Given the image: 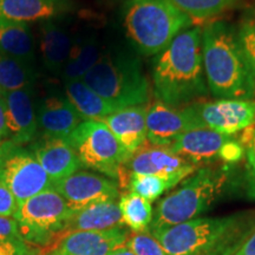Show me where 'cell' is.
Masks as SVG:
<instances>
[{"label":"cell","mask_w":255,"mask_h":255,"mask_svg":"<svg viewBox=\"0 0 255 255\" xmlns=\"http://www.w3.org/2000/svg\"><path fill=\"white\" fill-rule=\"evenodd\" d=\"M123 168L130 174L154 175L161 177L170 188L182 182L197 170L187 159L174 154L167 146H144L137 150Z\"/></svg>","instance_id":"cell-11"},{"label":"cell","mask_w":255,"mask_h":255,"mask_svg":"<svg viewBox=\"0 0 255 255\" xmlns=\"http://www.w3.org/2000/svg\"><path fill=\"white\" fill-rule=\"evenodd\" d=\"M199 128L234 136L255 124V101L219 100L195 102L183 107Z\"/></svg>","instance_id":"cell-10"},{"label":"cell","mask_w":255,"mask_h":255,"mask_svg":"<svg viewBox=\"0 0 255 255\" xmlns=\"http://www.w3.org/2000/svg\"><path fill=\"white\" fill-rule=\"evenodd\" d=\"M234 255H255V229Z\"/></svg>","instance_id":"cell-37"},{"label":"cell","mask_w":255,"mask_h":255,"mask_svg":"<svg viewBox=\"0 0 255 255\" xmlns=\"http://www.w3.org/2000/svg\"><path fill=\"white\" fill-rule=\"evenodd\" d=\"M38 132L41 136L68 139L83 121L58 89H47L36 97Z\"/></svg>","instance_id":"cell-14"},{"label":"cell","mask_w":255,"mask_h":255,"mask_svg":"<svg viewBox=\"0 0 255 255\" xmlns=\"http://www.w3.org/2000/svg\"><path fill=\"white\" fill-rule=\"evenodd\" d=\"M0 52L34 65L36 43L26 23L0 18Z\"/></svg>","instance_id":"cell-25"},{"label":"cell","mask_w":255,"mask_h":255,"mask_svg":"<svg viewBox=\"0 0 255 255\" xmlns=\"http://www.w3.org/2000/svg\"><path fill=\"white\" fill-rule=\"evenodd\" d=\"M255 229V215L197 218L171 227L150 229L169 255H234Z\"/></svg>","instance_id":"cell-3"},{"label":"cell","mask_w":255,"mask_h":255,"mask_svg":"<svg viewBox=\"0 0 255 255\" xmlns=\"http://www.w3.org/2000/svg\"><path fill=\"white\" fill-rule=\"evenodd\" d=\"M92 90L119 109L146 104L149 83L141 56L130 45L109 44L82 79Z\"/></svg>","instance_id":"cell-4"},{"label":"cell","mask_w":255,"mask_h":255,"mask_svg":"<svg viewBox=\"0 0 255 255\" xmlns=\"http://www.w3.org/2000/svg\"><path fill=\"white\" fill-rule=\"evenodd\" d=\"M63 92L82 121H98L121 110L92 90L82 79L64 82Z\"/></svg>","instance_id":"cell-24"},{"label":"cell","mask_w":255,"mask_h":255,"mask_svg":"<svg viewBox=\"0 0 255 255\" xmlns=\"http://www.w3.org/2000/svg\"><path fill=\"white\" fill-rule=\"evenodd\" d=\"M0 181L19 203L52 187L33 152L8 139L0 144Z\"/></svg>","instance_id":"cell-9"},{"label":"cell","mask_w":255,"mask_h":255,"mask_svg":"<svg viewBox=\"0 0 255 255\" xmlns=\"http://www.w3.org/2000/svg\"><path fill=\"white\" fill-rule=\"evenodd\" d=\"M110 255H135V254H133L130 250H128L126 246H122L117 248V250H115L114 252H111Z\"/></svg>","instance_id":"cell-39"},{"label":"cell","mask_w":255,"mask_h":255,"mask_svg":"<svg viewBox=\"0 0 255 255\" xmlns=\"http://www.w3.org/2000/svg\"><path fill=\"white\" fill-rule=\"evenodd\" d=\"M202 62L209 92L218 100H255V78L238 27L213 21L202 28Z\"/></svg>","instance_id":"cell-2"},{"label":"cell","mask_w":255,"mask_h":255,"mask_svg":"<svg viewBox=\"0 0 255 255\" xmlns=\"http://www.w3.org/2000/svg\"><path fill=\"white\" fill-rule=\"evenodd\" d=\"M72 215L64 197L50 188L19 203L13 219L24 241L45 245L64 232Z\"/></svg>","instance_id":"cell-8"},{"label":"cell","mask_w":255,"mask_h":255,"mask_svg":"<svg viewBox=\"0 0 255 255\" xmlns=\"http://www.w3.org/2000/svg\"><path fill=\"white\" fill-rule=\"evenodd\" d=\"M0 255H38V250L21 239L0 241Z\"/></svg>","instance_id":"cell-33"},{"label":"cell","mask_w":255,"mask_h":255,"mask_svg":"<svg viewBox=\"0 0 255 255\" xmlns=\"http://www.w3.org/2000/svg\"><path fill=\"white\" fill-rule=\"evenodd\" d=\"M129 238L122 227L107 231L70 232L53 246L49 255H110Z\"/></svg>","instance_id":"cell-16"},{"label":"cell","mask_w":255,"mask_h":255,"mask_svg":"<svg viewBox=\"0 0 255 255\" xmlns=\"http://www.w3.org/2000/svg\"><path fill=\"white\" fill-rule=\"evenodd\" d=\"M73 33L57 20L41 21L39 52L43 66L50 75L62 76L71 51Z\"/></svg>","instance_id":"cell-20"},{"label":"cell","mask_w":255,"mask_h":255,"mask_svg":"<svg viewBox=\"0 0 255 255\" xmlns=\"http://www.w3.org/2000/svg\"><path fill=\"white\" fill-rule=\"evenodd\" d=\"M152 90L157 101L183 108L208 96L202 62V28L182 32L152 60Z\"/></svg>","instance_id":"cell-1"},{"label":"cell","mask_w":255,"mask_h":255,"mask_svg":"<svg viewBox=\"0 0 255 255\" xmlns=\"http://www.w3.org/2000/svg\"><path fill=\"white\" fill-rule=\"evenodd\" d=\"M82 167L94 169L109 178H119L130 156L104 123L83 121L69 136Z\"/></svg>","instance_id":"cell-7"},{"label":"cell","mask_w":255,"mask_h":255,"mask_svg":"<svg viewBox=\"0 0 255 255\" xmlns=\"http://www.w3.org/2000/svg\"><path fill=\"white\" fill-rule=\"evenodd\" d=\"M148 104L124 108L110 114L101 121L114 133L120 144L130 156L145 144L146 135V111Z\"/></svg>","instance_id":"cell-19"},{"label":"cell","mask_w":255,"mask_h":255,"mask_svg":"<svg viewBox=\"0 0 255 255\" xmlns=\"http://www.w3.org/2000/svg\"><path fill=\"white\" fill-rule=\"evenodd\" d=\"M73 8L72 0H0V18L26 24L57 20Z\"/></svg>","instance_id":"cell-21"},{"label":"cell","mask_w":255,"mask_h":255,"mask_svg":"<svg viewBox=\"0 0 255 255\" xmlns=\"http://www.w3.org/2000/svg\"><path fill=\"white\" fill-rule=\"evenodd\" d=\"M193 21L171 0H127L123 8L129 45L139 56L161 53Z\"/></svg>","instance_id":"cell-5"},{"label":"cell","mask_w":255,"mask_h":255,"mask_svg":"<svg viewBox=\"0 0 255 255\" xmlns=\"http://www.w3.org/2000/svg\"><path fill=\"white\" fill-rule=\"evenodd\" d=\"M240 142L245 146L248 163H250L255 176V127L252 128V129L248 128V129L245 130L244 136H242Z\"/></svg>","instance_id":"cell-36"},{"label":"cell","mask_w":255,"mask_h":255,"mask_svg":"<svg viewBox=\"0 0 255 255\" xmlns=\"http://www.w3.org/2000/svg\"><path fill=\"white\" fill-rule=\"evenodd\" d=\"M245 152L246 150H245L244 144L233 136L229 141L223 144L220 151V161H222L225 164L233 165L242 159Z\"/></svg>","instance_id":"cell-32"},{"label":"cell","mask_w":255,"mask_h":255,"mask_svg":"<svg viewBox=\"0 0 255 255\" xmlns=\"http://www.w3.org/2000/svg\"><path fill=\"white\" fill-rule=\"evenodd\" d=\"M181 11L193 19H208L226 11L238 0H171Z\"/></svg>","instance_id":"cell-28"},{"label":"cell","mask_w":255,"mask_h":255,"mask_svg":"<svg viewBox=\"0 0 255 255\" xmlns=\"http://www.w3.org/2000/svg\"><path fill=\"white\" fill-rule=\"evenodd\" d=\"M103 49L100 36L95 32L73 33L69 59L60 76L63 83L83 79L100 59Z\"/></svg>","instance_id":"cell-22"},{"label":"cell","mask_w":255,"mask_h":255,"mask_svg":"<svg viewBox=\"0 0 255 255\" xmlns=\"http://www.w3.org/2000/svg\"><path fill=\"white\" fill-rule=\"evenodd\" d=\"M66 201L72 212L103 201L116 200L120 195L119 184L113 178L77 171L71 176L52 183V187Z\"/></svg>","instance_id":"cell-12"},{"label":"cell","mask_w":255,"mask_h":255,"mask_svg":"<svg viewBox=\"0 0 255 255\" xmlns=\"http://www.w3.org/2000/svg\"><path fill=\"white\" fill-rule=\"evenodd\" d=\"M36 97L37 88L14 91L0 90L8 141L24 145L37 138Z\"/></svg>","instance_id":"cell-13"},{"label":"cell","mask_w":255,"mask_h":255,"mask_svg":"<svg viewBox=\"0 0 255 255\" xmlns=\"http://www.w3.org/2000/svg\"><path fill=\"white\" fill-rule=\"evenodd\" d=\"M231 167L200 168L187 177L176 190L163 197L156 206L151 226L157 229L197 219L222 195L231 178Z\"/></svg>","instance_id":"cell-6"},{"label":"cell","mask_w":255,"mask_h":255,"mask_svg":"<svg viewBox=\"0 0 255 255\" xmlns=\"http://www.w3.org/2000/svg\"><path fill=\"white\" fill-rule=\"evenodd\" d=\"M30 150L52 183L71 176L82 167L75 149L65 138L40 136L31 143Z\"/></svg>","instance_id":"cell-17"},{"label":"cell","mask_w":255,"mask_h":255,"mask_svg":"<svg viewBox=\"0 0 255 255\" xmlns=\"http://www.w3.org/2000/svg\"><path fill=\"white\" fill-rule=\"evenodd\" d=\"M18 239H21V235L17 221L13 218L0 216V241L18 240Z\"/></svg>","instance_id":"cell-35"},{"label":"cell","mask_w":255,"mask_h":255,"mask_svg":"<svg viewBox=\"0 0 255 255\" xmlns=\"http://www.w3.org/2000/svg\"><path fill=\"white\" fill-rule=\"evenodd\" d=\"M232 137L208 128H199L182 133L167 148L196 168L207 167L220 161V151Z\"/></svg>","instance_id":"cell-18"},{"label":"cell","mask_w":255,"mask_h":255,"mask_svg":"<svg viewBox=\"0 0 255 255\" xmlns=\"http://www.w3.org/2000/svg\"><path fill=\"white\" fill-rule=\"evenodd\" d=\"M119 207L122 215V225L128 226L135 233L149 231L154 218L151 202L132 191H128L120 197Z\"/></svg>","instance_id":"cell-27"},{"label":"cell","mask_w":255,"mask_h":255,"mask_svg":"<svg viewBox=\"0 0 255 255\" xmlns=\"http://www.w3.org/2000/svg\"><path fill=\"white\" fill-rule=\"evenodd\" d=\"M127 187L129 188V191H132L149 202L157 200L164 191L170 189V186L163 178L154 175L139 174H130Z\"/></svg>","instance_id":"cell-29"},{"label":"cell","mask_w":255,"mask_h":255,"mask_svg":"<svg viewBox=\"0 0 255 255\" xmlns=\"http://www.w3.org/2000/svg\"><path fill=\"white\" fill-rule=\"evenodd\" d=\"M18 206L19 202L12 191L0 181V216L13 218Z\"/></svg>","instance_id":"cell-34"},{"label":"cell","mask_w":255,"mask_h":255,"mask_svg":"<svg viewBox=\"0 0 255 255\" xmlns=\"http://www.w3.org/2000/svg\"><path fill=\"white\" fill-rule=\"evenodd\" d=\"M122 215L119 203L115 200L103 201L90 205L77 212L69 220L63 233L85 232V231H107L121 227Z\"/></svg>","instance_id":"cell-23"},{"label":"cell","mask_w":255,"mask_h":255,"mask_svg":"<svg viewBox=\"0 0 255 255\" xmlns=\"http://www.w3.org/2000/svg\"><path fill=\"white\" fill-rule=\"evenodd\" d=\"M7 139V129H6V120L4 107H2L1 101H0V144Z\"/></svg>","instance_id":"cell-38"},{"label":"cell","mask_w":255,"mask_h":255,"mask_svg":"<svg viewBox=\"0 0 255 255\" xmlns=\"http://www.w3.org/2000/svg\"><path fill=\"white\" fill-rule=\"evenodd\" d=\"M135 255H169L149 232L135 233L124 245Z\"/></svg>","instance_id":"cell-30"},{"label":"cell","mask_w":255,"mask_h":255,"mask_svg":"<svg viewBox=\"0 0 255 255\" xmlns=\"http://www.w3.org/2000/svg\"><path fill=\"white\" fill-rule=\"evenodd\" d=\"M239 38L255 78V14L245 18L238 27Z\"/></svg>","instance_id":"cell-31"},{"label":"cell","mask_w":255,"mask_h":255,"mask_svg":"<svg viewBox=\"0 0 255 255\" xmlns=\"http://www.w3.org/2000/svg\"><path fill=\"white\" fill-rule=\"evenodd\" d=\"M199 129L184 108H173L156 101L146 111V139L156 146H169L182 133Z\"/></svg>","instance_id":"cell-15"},{"label":"cell","mask_w":255,"mask_h":255,"mask_svg":"<svg viewBox=\"0 0 255 255\" xmlns=\"http://www.w3.org/2000/svg\"><path fill=\"white\" fill-rule=\"evenodd\" d=\"M39 73L32 64L0 52V90L36 89Z\"/></svg>","instance_id":"cell-26"}]
</instances>
